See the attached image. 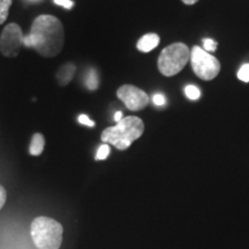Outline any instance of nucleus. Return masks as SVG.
Returning a JSON list of instances; mask_svg holds the SVG:
<instances>
[{"label":"nucleus","instance_id":"obj_1","mask_svg":"<svg viewBox=\"0 0 249 249\" xmlns=\"http://www.w3.org/2000/svg\"><path fill=\"white\" fill-rule=\"evenodd\" d=\"M65 44V30L60 20L53 15H39L31 24L30 33L23 37V45L34 48L42 57L53 58Z\"/></svg>","mask_w":249,"mask_h":249},{"label":"nucleus","instance_id":"obj_2","mask_svg":"<svg viewBox=\"0 0 249 249\" xmlns=\"http://www.w3.org/2000/svg\"><path fill=\"white\" fill-rule=\"evenodd\" d=\"M144 132V124L139 117H124L117 123L116 126L108 127L102 133V141L112 144L118 150H126L132 143L142 136Z\"/></svg>","mask_w":249,"mask_h":249},{"label":"nucleus","instance_id":"obj_3","mask_svg":"<svg viewBox=\"0 0 249 249\" xmlns=\"http://www.w3.org/2000/svg\"><path fill=\"white\" fill-rule=\"evenodd\" d=\"M31 238L39 249H59L62 242L61 224L49 217H37L31 223Z\"/></svg>","mask_w":249,"mask_h":249},{"label":"nucleus","instance_id":"obj_4","mask_svg":"<svg viewBox=\"0 0 249 249\" xmlns=\"http://www.w3.org/2000/svg\"><path fill=\"white\" fill-rule=\"evenodd\" d=\"M191 59V51L183 43H173L160 52L158 70L164 76H173L180 73Z\"/></svg>","mask_w":249,"mask_h":249},{"label":"nucleus","instance_id":"obj_5","mask_svg":"<svg viewBox=\"0 0 249 249\" xmlns=\"http://www.w3.org/2000/svg\"><path fill=\"white\" fill-rule=\"evenodd\" d=\"M192 68L200 79L204 81L213 80L220 71V64L216 57L204 51L200 46H194L191 51Z\"/></svg>","mask_w":249,"mask_h":249},{"label":"nucleus","instance_id":"obj_6","mask_svg":"<svg viewBox=\"0 0 249 249\" xmlns=\"http://www.w3.org/2000/svg\"><path fill=\"white\" fill-rule=\"evenodd\" d=\"M23 33L17 23H9L4 28L0 36V52L5 57L13 58L20 53L23 45Z\"/></svg>","mask_w":249,"mask_h":249},{"label":"nucleus","instance_id":"obj_7","mask_svg":"<svg viewBox=\"0 0 249 249\" xmlns=\"http://www.w3.org/2000/svg\"><path fill=\"white\" fill-rule=\"evenodd\" d=\"M117 96L130 111H141L149 103L147 92L132 85L120 87L117 91Z\"/></svg>","mask_w":249,"mask_h":249},{"label":"nucleus","instance_id":"obj_8","mask_svg":"<svg viewBox=\"0 0 249 249\" xmlns=\"http://www.w3.org/2000/svg\"><path fill=\"white\" fill-rule=\"evenodd\" d=\"M75 71H76V66L75 64H73V62H67V64L62 65V66L58 70L57 75H55L59 86L61 87L67 86L71 81V79H73L74 74H75Z\"/></svg>","mask_w":249,"mask_h":249},{"label":"nucleus","instance_id":"obj_9","mask_svg":"<svg viewBox=\"0 0 249 249\" xmlns=\"http://www.w3.org/2000/svg\"><path fill=\"white\" fill-rule=\"evenodd\" d=\"M160 36L157 34H147V35L142 36L141 38L139 39L138 44H136V48H138L139 51L143 52V53H148L157 48L158 44H160Z\"/></svg>","mask_w":249,"mask_h":249},{"label":"nucleus","instance_id":"obj_10","mask_svg":"<svg viewBox=\"0 0 249 249\" xmlns=\"http://www.w3.org/2000/svg\"><path fill=\"white\" fill-rule=\"evenodd\" d=\"M44 145H45L44 136H43L40 133L34 134L33 139H31V142H30V147H29L30 155L39 156L43 152V150H44Z\"/></svg>","mask_w":249,"mask_h":249},{"label":"nucleus","instance_id":"obj_11","mask_svg":"<svg viewBox=\"0 0 249 249\" xmlns=\"http://www.w3.org/2000/svg\"><path fill=\"white\" fill-rule=\"evenodd\" d=\"M86 86L89 90H96L99 86L98 74L95 70H89L86 77Z\"/></svg>","mask_w":249,"mask_h":249},{"label":"nucleus","instance_id":"obj_12","mask_svg":"<svg viewBox=\"0 0 249 249\" xmlns=\"http://www.w3.org/2000/svg\"><path fill=\"white\" fill-rule=\"evenodd\" d=\"M13 0H0V24H2L8 18L9 8Z\"/></svg>","mask_w":249,"mask_h":249},{"label":"nucleus","instance_id":"obj_13","mask_svg":"<svg viewBox=\"0 0 249 249\" xmlns=\"http://www.w3.org/2000/svg\"><path fill=\"white\" fill-rule=\"evenodd\" d=\"M185 93H186L187 97H188L189 99H192V101H197V99L201 97L200 89H198L197 87L192 86V85L186 87Z\"/></svg>","mask_w":249,"mask_h":249},{"label":"nucleus","instance_id":"obj_14","mask_svg":"<svg viewBox=\"0 0 249 249\" xmlns=\"http://www.w3.org/2000/svg\"><path fill=\"white\" fill-rule=\"evenodd\" d=\"M110 152H111L110 145L107 144V143H105V144L101 145V147L98 148L97 154H96V157H95V158H96V160H107V156L110 155Z\"/></svg>","mask_w":249,"mask_h":249},{"label":"nucleus","instance_id":"obj_15","mask_svg":"<svg viewBox=\"0 0 249 249\" xmlns=\"http://www.w3.org/2000/svg\"><path fill=\"white\" fill-rule=\"evenodd\" d=\"M238 77L244 82H249V64L242 65L238 71Z\"/></svg>","mask_w":249,"mask_h":249},{"label":"nucleus","instance_id":"obj_16","mask_svg":"<svg viewBox=\"0 0 249 249\" xmlns=\"http://www.w3.org/2000/svg\"><path fill=\"white\" fill-rule=\"evenodd\" d=\"M203 46L204 51L207 52H214L217 50V42L211 38H204L203 39Z\"/></svg>","mask_w":249,"mask_h":249},{"label":"nucleus","instance_id":"obj_17","mask_svg":"<svg viewBox=\"0 0 249 249\" xmlns=\"http://www.w3.org/2000/svg\"><path fill=\"white\" fill-rule=\"evenodd\" d=\"M152 101H154V104L157 105V107H164L166 104V98L161 93H155L154 97H152Z\"/></svg>","mask_w":249,"mask_h":249},{"label":"nucleus","instance_id":"obj_18","mask_svg":"<svg viewBox=\"0 0 249 249\" xmlns=\"http://www.w3.org/2000/svg\"><path fill=\"white\" fill-rule=\"evenodd\" d=\"M79 123L86 124V126L88 127H95V123H93L91 119H89V117L86 116V114H81V116H79Z\"/></svg>","mask_w":249,"mask_h":249},{"label":"nucleus","instance_id":"obj_19","mask_svg":"<svg viewBox=\"0 0 249 249\" xmlns=\"http://www.w3.org/2000/svg\"><path fill=\"white\" fill-rule=\"evenodd\" d=\"M54 4H57L59 6H61V7H65L67 9H71L73 8L74 6V2L71 1V0H53Z\"/></svg>","mask_w":249,"mask_h":249},{"label":"nucleus","instance_id":"obj_20","mask_svg":"<svg viewBox=\"0 0 249 249\" xmlns=\"http://www.w3.org/2000/svg\"><path fill=\"white\" fill-rule=\"evenodd\" d=\"M6 198H7V194H6L5 188L1 185H0V210H1V208L4 207Z\"/></svg>","mask_w":249,"mask_h":249},{"label":"nucleus","instance_id":"obj_21","mask_svg":"<svg viewBox=\"0 0 249 249\" xmlns=\"http://www.w3.org/2000/svg\"><path fill=\"white\" fill-rule=\"evenodd\" d=\"M124 119V117H123V112L121 111H118L117 113H116V116H114V120L117 121V123H119V121H121Z\"/></svg>","mask_w":249,"mask_h":249},{"label":"nucleus","instance_id":"obj_22","mask_svg":"<svg viewBox=\"0 0 249 249\" xmlns=\"http://www.w3.org/2000/svg\"><path fill=\"white\" fill-rule=\"evenodd\" d=\"M181 1L186 5H194L198 1V0H181Z\"/></svg>","mask_w":249,"mask_h":249}]
</instances>
